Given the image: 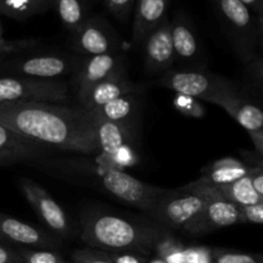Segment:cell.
Instances as JSON below:
<instances>
[{
	"instance_id": "6da1fadb",
	"label": "cell",
	"mask_w": 263,
	"mask_h": 263,
	"mask_svg": "<svg viewBox=\"0 0 263 263\" xmlns=\"http://www.w3.org/2000/svg\"><path fill=\"white\" fill-rule=\"evenodd\" d=\"M0 125L50 149L99 153L94 116L90 110L62 103L15 102L0 104Z\"/></svg>"
},
{
	"instance_id": "7a4b0ae2",
	"label": "cell",
	"mask_w": 263,
	"mask_h": 263,
	"mask_svg": "<svg viewBox=\"0 0 263 263\" xmlns=\"http://www.w3.org/2000/svg\"><path fill=\"white\" fill-rule=\"evenodd\" d=\"M166 234L110 213H86L81 217V239L87 246L110 252L148 254Z\"/></svg>"
},
{
	"instance_id": "3957f363",
	"label": "cell",
	"mask_w": 263,
	"mask_h": 263,
	"mask_svg": "<svg viewBox=\"0 0 263 263\" xmlns=\"http://www.w3.org/2000/svg\"><path fill=\"white\" fill-rule=\"evenodd\" d=\"M159 84L176 94H184L213 104L226 95L238 92L233 82L204 71H166Z\"/></svg>"
},
{
	"instance_id": "277c9868",
	"label": "cell",
	"mask_w": 263,
	"mask_h": 263,
	"mask_svg": "<svg viewBox=\"0 0 263 263\" xmlns=\"http://www.w3.org/2000/svg\"><path fill=\"white\" fill-rule=\"evenodd\" d=\"M233 35L236 51L248 64L256 57L254 48L257 40L262 37V17L257 21L252 15V10L240 0H213Z\"/></svg>"
},
{
	"instance_id": "5b68a950",
	"label": "cell",
	"mask_w": 263,
	"mask_h": 263,
	"mask_svg": "<svg viewBox=\"0 0 263 263\" xmlns=\"http://www.w3.org/2000/svg\"><path fill=\"white\" fill-rule=\"evenodd\" d=\"M68 98V85L61 80L0 77V104L15 102L64 103Z\"/></svg>"
},
{
	"instance_id": "8992f818",
	"label": "cell",
	"mask_w": 263,
	"mask_h": 263,
	"mask_svg": "<svg viewBox=\"0 0 263 263\" xmlns=\"http://www.w3.org/2000/svg\"><path fill=\"white\" fill-rule=\"evenodd\" d=\"M207 198L184 190H166L146 211L153 220L170 229H186L207 203Z\"/></svg>"
},
{
	"instance_id": "52a82bcc",
	"label": "cell",
	"mask_w": 263,
	"mask_h": 263,
	"mask_svg": "<svg viewBox=\"0 0 263 263\" xmlns=\"http://www.w3.org/2000/svg\"><path fill=\"white\" fill-rule=\"evenodd\" d=\"M100 177L110 194L144 212L167 190L140 181L118 168H100Z\"/></svg>"
},
{
	"instance_id": "ba28073f",
	"label": "cell",
	"mask_w": 263,
	"mask_h": 263,
	"mask_svg": "<svg viewBox=\"0 0 263 263\" xmlns=\"http://www.w3.org/2000/svg\"><path fill=\"white\" fill-rule=\"evenodd\" d=\"M72 48L85 57L117 53L120 39L103 18L92 17L72 32Z\"/></svg>"
},
{
	"instance_id": "9c48e42d",
	"label": "cell",
	"mask_w": 263,
	"mask_h": 263,
	"mask_svg": "<svg viewBox=\"0 0 263 263\" xmlns=\"http://www.w3.org/2000/svg\"><path fill=\"white\" fill-rule=\"evenodd\" d=\"M18 185L37 217L49 230L62 236L69 235L71 222L68 216L44 187L30 179H21Z\"/></svg>"
},
{
	"instance_id": "30bf717a",
	"label": "cell",
	"mask_w": 263,
	"mask_h": 263,
	"mask_svg": "<svg viewBox=\"0 0 263 263\" xmlns=\"http://www.w3.org/2000/svg\"><path fill=\"white\" fill-rule=\"evenodd\" d=\"M76 59L63 54L41 53L25 58L13 59L8 68L17 76L39 80H59L76 69Z\"/></svg>"
},
{
	"instance_id": "8fae6325",
	"label": "cell",
	"mask_w": 263,
	"mask_h": 263,
	"mask_svg": "<svg viewBox=\"0 0 263 263\" xmlns=\"http://www.w3.org/2000/svg\"><path fill=\"white\" fill-rule=\"evenodd\" d=\"M216 104L225 109L239 125L246 128L253 141L256 153L263 154V113L261 108L238 92L221 98Z\"/></svg>"
},
{
	"instance_id": "7c38bea8",
	"label": "cell",
	"mask_w": 263,
	"mask_h": 263,
	"mask_svg": "<svg viewBox=\"0 0 263 263\" xmlns=\"http://www.w3.org/2000/svg\"><path fill=\"white\" fill-rule=\"evenodd\" d=\"M243 223L240 207L220 199H208L197 217L185 230L193 235H204L218 229Z\"/></svg>"
},
{
	"instance_id": "4fadbf2b",
	"label": "cell",
	"mask_w": 263,
	"mask_h": 263,
	"mask_svg": "<svg viewBox=\"0 0 263 263\" xmlns=\"http://www.w3.org/2000/svg\"><path fill=\"white\" fill-rule=\"evenodd\" d=\"M145 48V69L151 73L168 71L174 64L175 51L171 36V21L164 18L143 43Z\"/></svg>"
},
{
	"instance_id": "5bb4252c",
	"label": "cell",
	"mask_w": 263,
	"mask_h": 263,
	"mask_svg": "<svg viewBox=\"0 0 263 263\" xmlns=\"http://www.w3.org/2000/svg\"><path fill=\"white\" fill-rule=\"evenodd\" d=\"M181 190L202 195V197L207 198V199L226 200V202L234 203V204L239 205V207H244V205L256 204V203L258 202H263V198L259 197V195L254 192L248 174L244 177H241V179L231 182V184L203 185L190 182L186 186L181 187Z\"/></svg>"
},
{
	"instance_id": "9a60e30c",
	"label": "cell",
	"mask_w": 263,
	"mask_h": 263,
	"mask_svg": "<svg viewBox=\"0 0 263 263\" xmlns=\"http://www.w3.org/2000/svg\"><path fill=\"white\" fill-rule=\"evenodd\" d=\"M135 91V86L126 76L125 69H122L113 76L108 77V79L103 80L77 94H79L80 104L82 108L87 110H94L112 100Z\"/></svg>"
},
{
	"instance_id": "2e32d148",
	"label": "cell",
	"mask_w": 263,
	"mask_h": 263,
	"mask_svg": "<svg viewBox=\"0 0 263 263\" xmlns=\"http://www.w3.org/2000/svg\"><path fill=\"white\" fill-rule=\"evenodd\" d=\"M123 69V58L117 53L86 57L76 67L77 92L89 89L92 85L113 76Z\"/></svg>"
},
{
	"instance_id": "e0dca14e",
	"label": "cell",
	"mask_w": 263,
	"mask_h": 263,
	"mask_svg": "<svg viewBox=\"0 0 263 263\" xmlns=\"http://www.w3.org/2000/svg\"><path fill=\"white\" fill-rule=\"evenodd\" d=\"M0 239L9 243L37 248H53L57 246L55 239L50 235L4 213H0Z\"/></svg>"
},
{
	"instance_id": "ac0fdd59",
	"label": "cell",
	"mask_w": 263,
	"mask_h": 263,
	"mask_svg": "<svg viewBox=\"0 0 263 263\" xmlns=\"http://www.w3.org/2000/svg\"><path fill=\"white\" fill-rule=\"evenodd\" d=\"M50 151V148L32 143L0 125V164L40 158Z\"/></svg>"
},
{
	"instance_id": "d6986e66",
	"label": "cell",
	"mask_w": 263,
	"mask_h": 263,
	"mask_svg": "<svg viewBox=\"0 0 263 263\" xmlns=\"http://www.w3.org/2000/svg\"><path fill=\"white\" fill-rule=\"evenodd\" d=\"M94 116L95 133H97L98 146L102 152L100 159L107 161L112 158L120 149L131 145L133 141V128L127 123L112 122Z\"/></svg>"
},
{
	"instance_id": "ffe728a7",
	"label": "cell",
	"mask_w": 263,
	"mask_h": 263,
	"mask_svg": "<svg viewBox=\"0 0 263 263\" xmlns=\"http://www.w3.org/2000/svg\"><path fill=\"white\" fill-rule=\"evenodd\" d=\"M170 0H136L133 23V41L143 45L144 40L166 17Z\"/></svg>"
},
{
	"instance_id": "44dd1931",
	"label": "cell",
	"mask_w": 263,
	"mask_h": 263,
	"mask_svg": "<svg viewBox=\"0 0 263 263\" xmlns=\"http://www.w3.org/2000/svg\"><path fill=\"white\" fill-rule=\"evenodd\" d=\"M251 167L244 161L226 157L208 164L202 171V176L194 181L203 185H226L241 179L248 174Z\"/></svg>"
},
{
	"instance_id": "7402d4cb",
	"label": "cell",
	"mask_w": 263,
	"mask_h": 263,
	"mask_svg": "<svg viewBox=\"0 0 263 263\" xmlns=\"http://www.w3.org/2000/svg\"><path fill=\"white\" fill-rule=\"evenodd\" d=\"M171 36L174 44L175 59L194 62L199 57L200 48L192 25L181 15L171 21Z\"/></svg>"
},
{
	"instance_id": "603a6c76",
	"label": "cell",
	"mask_w": 263,
	"mask_h": 263,
	"mask_svg": "<svg viewBox=\"0 0 263 263\" xmlns=\"http://www.w3.org/2000/svg\"><path fill=\"white\" fill-rule=\"evenodd\" d=\"M139 108H140V100L135 91L123 95V97L112 100V102L94 110H90V112L103 120L131 125L138 117Z\"/></svg>"
},
{
	"instance_id": "cb8c5ba5",
	"label": "cell",
	"mask_w": 263,
	"mask_h": 263,
	"mask_svg": "<svg viewBox=\"0 0 263 263\" xmlns=\"http://www.w3.org/2000/svg\"><path fill=\"white\" fill-rule=\"evenodd\" d=\"M51 7V0H0V14L26 21L41 14Z\"/></svg>"
},
{
	"instance_id": "d4e9b609",
	"label": "cell",
	"mask_w": 263,
	"mask_h": 263,
	"mask_svg": "<svg viewBox=\"0 0 263 263\" xmlns=\"http://www.w3.org/2000/svg\"><path fill=\"white\" fill-rule=\"evenodd\" d=\"M59 20L64 27L74 32L87 20V8L85 0H51Z\"/></svg>"
},
{
	"instance_id": "484cf974",
	"label": "cell",
	"mask_w": 263,
	"mask_h": 263,
	"mask_svg": "<svg viewBox=\"0 0 263 263\" xmlns=\"http://www.w3.org/2000/svg\"><path fill=\"white\" fill-rule=\"evenodd\" d=\"M158 258L166 263H185V248L180 241L166 234L154 248Z\"/></svg>"
},
{
	"instance_id": "4316f807",
	"label": "cell",
	"mask_w": 263,
	"mask_h": 263,
	"mask_svg": "<svg viewBox=\"0 0 263 263\" xmlns=\"http://www.w3.org/2000/svg\"><path fill=\"white\" fill-rule=\"evenodd\" d=\"M212 263H263L261 254L241 253L235 251H225V249H213L211 251Z\"/></svg>"
},
{
	"instance_id": "83f0119b",
	"label": "cell",
	"mask_w": 263,
	"mask_h": 263,
	"mask_svg": "<svg viewBox=\"0 0 263 263\" xmlns=\"http://www.w3.org/2000/svg\"><path fill=\"white\" fill-rule=\"evenodd\" d=\"M174 105L181 115L186 117L200 118L205 115V108L203 107L200 100L187 95L176 94V97L174 98Z\"/></svg>"
},
{
	"instance_id": "f1b7e54d",
	"label": "cell",
	"mask_w": 263,
	"mask_h": 263,
	"mask_svg": "<svg viewBox=\"0 0 263 263\" xmlns=\"http://www.w3.org/2000/svg\"><path fill=\"white\" fill-rule=\"evenodd\" d=\"M22 263H67L59 254L43 249L22 248L18 251Z\"/></svg>"
},
{
	"instance_id": "f546056e",
	"label": "cell",
	"mask_w": 263,
	"mask_h": 263,
	"mask_svg": "<svg viewBox=\"0 0 263 263\" xmlns=\"http://www.w3.org/2000/svg\"><path fill=\"white\" fill-rule=\"evenodd\" d=\"M37 45V41L32 39L27 40H5L3 36V27L0 23V55H10V54L23 51L26 49H31Z\"/></svg>"
},
{
	"instance_id": "4dcf8cb0",
	"label": "cell",
	"mask_w": 263,
	"mask_h": 263,
	"mask_svg": "<svg viewBox=\"0 0 263 263\" xmlns=\"http://www.w3.org/2000/svg\"><path fill=\"white\" fill-rule=\"evenodd\" d=\"M74 263H113L108 253L94 249H77L72 253Z\"/></svg>"
},
{
	"instance_id": "1f68e13d",
	"label": "cell",
	"mask_w": 263,
	"mask_h": 263,
	"mask_svg": "<svg viewBox=\"0 0 263 263\" xmlns=\"http://www.w3.org/2000/svg\"><path fill=\"white\" fill-rule=\"evenodd\" d=\"M135 2L136 0H104L108 10L121 21L127 20L135 7Z\"/></svg>"
},
{
	"instance_id": "d6a6232c",
	"label": "cell",
	"mask_w": 263,
	"mask_h": 263,
	"mask_svg": "<svg viewBox=\"0 0 263 263\" xmlns=\"http://www.w3.org/2000/svg\"><path fill=\"white\" fill-rule=\"evenodd\" d=\"M240 211L243 223H254V225L263 223V202L244 205V207H240Z\"/></svg>"
},
{
	"instance_id": "836d02e7",
	"label": "cell",
	"mask_w": 263,
	"mask_h": 263,
	"mask_svg": "<svg viewBox=\"0 0 263 263\" xmlns=\"http://www.w3.org/2000/svg\"><path fill=\"white\" fill-rule=\"evenodd\" d=\"M185 263H212L211 251L204 248L185 249Z\"/></svg>"
},
{
	"instance_id": "e575fe53",
	"label": "cell",
	"mask_w": 263,
	"mask_h": 263,
	"mask_svg": "<svg viewBox=\"0 0 263 263\" xmlns=\"http://www.w3.org/2000/svg\"><path fill=\"white\" fill-rule=\"evenodd\" d=\"M108 256L113 263H146L141 254L134 252H110Z\"/></svg>"
},
{
	"instance_id": "d590c367",
	"label": "cell",
	"mask_w": 263,
	"mask_h": 263,
	"mask_svg": "<svg viewBox=\"0 0 263 263\" xmlns=\"http://www.w3.org/2000/svg\"><path fill=\"white\" fill-rule=\"evenodd\" d=\"M248 176L251 179V184L253 186L254 192L263 198V168L262 167H251L248 172Z\"/></svg>"
},
{
	"instance_id": "8d00e7d4",
	"label": "cell",
	"mask_w": 263,
	"mask_h": 263,
	"mask_svg": "<svg viewBox=\"0 0 263 263\" xmlns=\"http://www.w3.org/2000/svg\"><path fill=\"white\" fill-rule=\"evenodd\" d=\"M0 263H22V261L18 252L8 247L0 246Z\"/></svg>"
},
{
	"instance_id": "74e56055",
	"label": "cell",
	"mask_w": 263,
	"mask_h": 263,
	"mask_svg": "<svg viewBox=\"0 0 263 263\" xmlns=\"http://www.w3.org/2000/svg\"><path fill=\"white\" fill-rule=\"evenodd\" d=\"M246 7L257 13V17H262V0H240Z\"/></svg>"
},
{
	"instance_id": "f35d334b",
	"label": "cell",
	"mask_w": 263,
	"mask_h": 263,
	"mask_svg": "<svg viewBox=\"0 0 263 263\" xmlns=\"http://www.w3.org/2000/svg\"><path fill=\"white\" fill-rule=\"evenodd\" d=\"M149 263H166V262L162 261L161 258H156V259H153V261H151Z\"/></svg>"
}]
</instances>
